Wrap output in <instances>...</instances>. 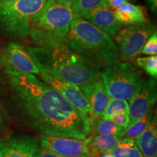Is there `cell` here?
Here are the masks:
<instances>
[{
    "label": "cell",
    "instance_id": "6da1fadb",
    "mask_svg": "<svg viewBox=\"0 0 157 157\" xmlns=\"http://www.w3.org/2000/svg\"><path fill=\"white\" fill-rule=\"evenodd\" d=\"M15 103L43 135L85 139L90 124L56 90L34 74L5 73Z\"/></svg>",
    "mask_w": 157,
    "mask_h": 157
},
{
    "label": "cell",
    "instance_id": "7a4b0ae2",
    "mask_svg": "<svg viewBox=\"0 0 157 157\" xmlns=\"http://www.w3.org/2000/svg\"><path fill=\"white\" fill-rule=\"evenodd\" d=\"M39 70L80 87L101 78L99 68L76 53L66 43L52 47H26Z\"/></svg>",
    "mask_w": 157,
    "mask_h": 157
},
{
    "label": "cell",
    "instance_id": "3957f363",
    "mask_svg": "<svg viewBox=\"0 0 157 157\" xmlns=\"http://www.w3.org/2000/svg\"><path fill=\"white\" fill-rule=\"evenodd\" d=\"M65 42L99 69L121 61L112 37L82 17H76L71 23Z\"/></svg>",
    "mask_w": 157,
    "mask_h": 157
},
{
    "label": "cell",
    "instance_id": "277c9868",
    "mask_svg": "<svg viewBox=\"0 0 157 157\" xmlns=\"http://www.w3.org/2000/svg\"><path fill=\"white\" fill-rule=\"evenodd\" d=\"M76 17L71 7L56 2L33 20L29 36L37 47H52L66 43L71 23Z\"/></svg>",
    "mask_w": 157,
    "mask_h": 157
},
{
    "label": "cell",
    "instance_id": "5b68a950",
    "mask_svg": "<svg viewBox=\"0 0 157 157\" xmlns=\"http://www.w3.org/2000/svg\"><path fill=\"white\" fill-rule=\"evenodd\" d=\"M55 0H15L0 7V28L15 38L29 36L32 21Z\"/></svg>",
    "mask_w": 157,
    "mask_h": 157
},
{
    "label": "cell",
    "instance_id": "8992f818",
    "mask_svg": "<svg viewBox=\"0 0 157 157\" xmlns=\"http://www.w3.org/2000/svg\"><path fill=\"white\" fill-rule=\"evenodd\" d=\"M107 93L113 99L129 101L140 87L143 78L129 62H118L100 70Z\"/></svg>",
    "mask_w": 157,
    "mask_h": 157
},
{
    "label": "cell",
    "instance_id": "52a82bcc",
    "mask_svg": "<svg viewBox=\"0 0 157 157\" xmlns=\"http://www.w3.org/2000/svg\"><path fill=\"white\" fill-rule=\"evenodd\" d=\"M154 31L155 25L147 23L130 25L119 31L116 40L120 60L129 63L135 60Z\"/></svg>",
    "mask_w": 157,
    "mask_h": 157
},
{
    "label": "cell",
    "instance_id": "ba28073f",
    "mask_svg": "<svg viewBox=\"0 0 157 157\" xmlns=\"http://www.w3.org/2000/svg\"><path fill=\"white\" fill-rule=\"evenodd\" d=\"M39 146L67 157H99L90 146L87 138L78 139L43 135L39 137Z\"/></svg>",
    "mask_w": 157,
    "mask_h": 157
},
{
    "label": "cell",
    "instance_id": "9c48e42d",
    "mask_svg": "<svg viewBox=\"0 0 157 157\" xmlns=\"http://www.w3.org/2000/svg\"><path fill=\"white\" fill-rule=\"evenodd\" d=\"M0 67L5 73L39 74V69L26 48L17 42H11L0 51Z\"/></svg>",
    "mask_w": 157,
    "mask_h": 157
},
{
    "label": "cell",
    "instance_id": "30bf717a",
    "mask_svg": "<svg viewBox=\"0 0 157 157\" xmlns=\"http://www.w3.org/2000/svg\"><path fill=\"white\" fill-rule=\"evenodd\" d=\"M39 75L45 83L56 90L65 99L73 105L89 124L94 119L87 98L82 93L79 87L68 82L58 79L44 71L39 70Z\"/></svg>",
    "mask_w": 157,
    "mask_h": 157
},
{
    "label": "cell",
    "instance_id": "8fae6325",
    "mask_svg": "<svg viewBox=\"0 0 157 157\" xmlns=\"http://www.w3.org/2000/svg\"><path fill=\"white\" fill-rule=\"evenodd\" d=\"M157 98L156 81L153 78H143L140 87L129 100V127L153 109Z\"/></svg>",
    "mask_w": 157,
    "mask_h": 157
},
{
    "label": "cell",
    "instance_id": "7c38bea8",
    "mask_svg": "<svg viewBox=\"0 0 157 157\" xmlns=\"http://www.w3.org/2000/svg\"><path fill=\"white\" fill-rule=\"evenodd\" d=\"M39 146L36 139L21 135L0 142V157H36Z\"/></svg>",
    "mask_w": 157,
    "mask_h": 157
},
{
    "label": "cell",
    "instance_id": "4fadbf2b",
    "mask_svg": "<svg viewBox=\"0 0 157 157\" xmlns=\"http://www.w3.org/2000/svg\"><path fill=\"white\" fill-rule=\"evenodd\" d=\"M79 89L87 98L93 117L101 118L111 100L101 77Z\"/></svg>",
    "mask_w": 157,
    "mask_h": 157
},
{
    "label": "cell",
    "instance_id": "5bb4252c",
    "mask_svg": "<svg viewBox=\"0 0 157 157\" xmlns=\"http://www.w3.org/2000/svg\"><path fill=\"white\" fill-rule=\"evenodd\" d=\"M80 17L111 37L116 36L121 28V25L117 21L113 13L108 7L95 9L82 15Z\"/></svg>",
    "mask_w": 157,
    "mask_h": 157
},
{
    "label": "cell",
    "instance_id": "9a60e30c",
    "mask_svg": "<svg viewBox=\"0 0 157 157\" xmlns=\"http://www.w3.org/2000/svg\"><path fill=\"white\" fill-rule=\"evenodd\" d=\"M113 14L121 25H133L149 22L143 6L135 5L128 2L115 9Z\"/></svg>",
    "mask_w": 157,
    "mask_h": 157
},
{
    "label": "cell",
    "instance_id": "2e32d148",
    "mask_svg": "<svg viewBox=\"0 0 157 157\" xmlns=\"http://www.w3.org/2000/svg\"><path fill=\"white\" fill-rule=\"evenodd\" d=\"M135 143L143 157H157V121L154 116L148 127L135 138Z\"/></svg>",
    "mask_w": 157,
    "mask_h": 157
},
{
    "label": "cell",
    "instance_id": "e0dca14e",
    "mask_svg": "<svg viewBox=\"0 0 157 157\" xmlns=\"http://www.w3.org/2000/svg\"><path fill=\"white\" fill-rule=\"evenodd\" d=\"M93 135H115L124 137V129L118 127L111 119L94 118L90 124V134Z\"/></svg>",
    "mask_w": 157,
    "mask_h": 157
},
{
    "label": "cell",
    "instance_id": "ac0fdd59",
    "mask_svg": "<svg viewBox=\"0 0 157 157\" xmlns=\"http://www.w3.org/2000/svg\"><path fill=\"white\" fill-rule=\"evenodd\" d=\"M90 147L101 154L103 153H111L117 146L121 137L115 135H92L87 137Z\"/></svg>",
    "mask_w": 157,
    "mask_h": 157
},
{
    "label": "cell",
    "instance_id": "d6986e66",
    "mask_svg": "<svg viewBox=\"0 0 157 157\" xmlns=\"http://www.w3.org/2000/svg\"><path fill=\"white\" fill-rule=\"evenodd\" d=\"M111 154L113 157H143L135 141L126 137H121Z\"/></svg>",
    "mask_w": 157,
    "mask_h": 157
},
{
    "label": "cell",
    "instance_id": "ffe728a7",
    "mask_svg": "<svg viewBox=\"0 0 157 157\" xmlns=\"http://www.w3.org/2000/svg\"><path fill=\"white\" fill-rule=\"evenodd\" d=\"M103 7H107L106 0H76L71 6L72 11L77 17H80L84 13Z\"/></svg>",
    "mask_w": 157,
    "mask_h": 157
},
{
    "label": "cell",
    "instance_id": "44dd1931",
    "mask_svg": "<svg viewBox=\"0 0 157 157\" xmlns=\"http://www.w3.org/2000/svg\"><path fill=\"white\" fill-rule=\"evenodd\" d=\"M154 117L153 115V109L149 111L144 117L139 119L136 121L132 126L128 127L124 130V137L131 139V140H135V138L138 136L140 133L146 129L148 127V124L151 121L152 118Z\"/></svg>",
    "mask_w": 157,
    "mask_h": 157
},
{
    "label": "cell",
    "instance_id": "7402d4cb",
    "mask_svg": "<svg viewBox=\"0 0 157 157\" xmlns=\"http://www.w3.org/2000/svg\"><path fill=\"white\" fill-rule=\"evenodd\" d=\"M128 112L129 103L127 101L111 98L101 118L105 119H111L113 116Z\"/></svg>",
    "mask_w": 157,
    "mask_h": 157
},
{
    "label": "cell",
    "instance_id": "603a6c76",
    "mask_svg": "<svg viewBox=\"0 0 157 157\" xmlns=\"http://www.w3.org/2000/svg\"><path fill=\"white\" fill-rule=\"evenodd\" d=\"M136 64L146 72L151 77L156 79L157 78V56H148L140 57L136 59Z\"/></svg>",
    "mask_w": 157,
    "mask_h": 157
},
{
    "label": "cell",
    "instance_id": "cb8c5ba5",
    "mask_svg": "<svg viewBox=\"0 0 157 157\" xmlns=\"http://www.w3.org/2000/svg\"><path fill=\"white\" fill-rule=\"evenodd\" d=\"M140 54L147 56H156L157 54V32L156 30L149 36L141 50Z\"/></svg>",
    "mask_w": 157,
    "mask_h": 157
},
{
    "label": "cell",
    "instance_id": "d4e9b609",
    "mask_svg": "<svg viewBox=\"0 0 157 157\" xmlns=\"http://www.w3.org/2000/svg\"><path fill=\"white\" fill-rule=\"evenodd\" d=\"M113 122H114L118 127H119L122 129H126L129 127V117L128 113H122L118 114L111 119Z\"/></svg>",
    "mask_w": 157,
    "mask_h": 157
},
{
    "label": "cell",
    "instance_id": "484cf974",
    "mask_svg": "<svg viewBox=\"0 0 157 157\" xmlns=\"http://www.w3.org/2000/svg\"><path fill=\"white\" fill-rule=\"evenodd\" d=\"M36 157H67L63 156V155L58 154L57 153L52 152L48 149L39 147V151L37 153Z\"/></svg>",
    "mask_w": 157,
    "mask_h": 157
},
{
    "label": "cell",
    "instance_id": "4316f807",
    "mask_svg": "<svg viewBox=\"0 0 157 157\" xmlns=\"http://www.w3.org/2000/svg\"><path fill=\"white\" fill-rule=\"evenodd\" d=\"M128 0H106L107 7L111 10H115L123 4L126 3Z\"/></svg>",
    "mask_w": 157,
    "mask_h": 157
},
{
    "label": "cell",
    "instance_id": "83f0119b",
    "mask_svg": "<svg viewBox=\"0 0 157 157\" xmlns=\"http://www.w3.org/2000/svg\"><path fill=\"white\" fill-rule=\"evenodd\" d=\"M6 121V115L4 111L2 105L0 104V130L3 128L5 124Z\"/></svg>",
    "mask_w": 157,
    "mask_h": 157
},
{
    "label": "cell",
    "instance_id": "f1b7e54d",
    "mask_svg": "<svg viewBox=\"0 0 157 157\" xmlns=\"http://www.w3.org/2000/svg\"><path fill=\"white\" fill-rule=\"evenodd\" d=\"M148 8L153 13H156L157 10V0H146Z\"/></svg>",
    "mask_w": 157,
    "mask_h": 157
},
{
    "label": "cell",
    "instance_id": "f546056e",
    "mask_svg": "<svg viewBox=\"0 0 157 157\" xmlns=\"http://www.w3.org/2000/svg\"><path fill=\"white\" fill-rule=\"evenodd\" d=\"M56 2L58 5H64V6H69L71 7L73 4L75 2L76 0H55Z\"/></svg>",
    "mask_w": 157,
    "mask_h": 157
},
{
    "label": "cell",
    "instance_id": "4dcf8cb0",
    "mask_svg": "<svg viewBox=\"0 0 157 157\" xmlns=\"http://www.w3.org/2000/svg\"><path fill=\"white\" fill-rule=\"evenodd\" d=\"M14 1H15V0H0V7L7 5V4L13 2Z\"/></svg>",
    "mask_w": 157,
    "mask_h": 157
},
{
    "label": "cell",
    "instance_id": "1f68e13d",
    "mask_svg": "<svg viewBox=\"0 0 157 157\" xmlns=\"http://www.w3.org/2000/svg\"><path fill=\"white\" fill-rule=\"evenodd\" d=\"M99 157H113L111 153H103L100 154Z\"/></svg>",
    "mask_w": 157,
    "mask_h": 157
}]
</instances>
